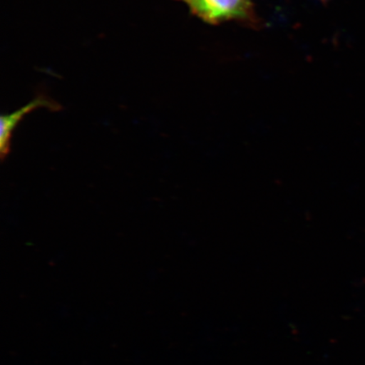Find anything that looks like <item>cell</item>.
<instances>
[{
    "label": "cell",
    "instance_id": "cell-1",
    "mask_svg": "<svg viewBox=\"0 0 365 365\" xmlns=\"http://www.w3.org/2000/svg\"><path fill=\"white\" fill-rule=\"evenodd\" d=\"M202 20L218 23L245 19L250 14V0H184Z\"/></svg>",
    "mask_w": 365,
    "mask_h": 365
},
{
    "label": "cell",
    "instance_id": "cell-2",
    "mask_svg": "<svg viewBox=\"0 0 365 365\" xmlns=\"http://www.w3.org/2000/svg\"><path fill=\"white\" fill-rule=\"evenodd\" d=\"M39 108H48L52 110L59 109V106L56 103L48 101L47 98L43 97L36 98L29 103L25 105L24 107L18 109L17 111L11 114H6L1 117V133H0V155H1L2 161L4 158L8 156L11 150V140L14 129L19 124L21 118L26 114L35 110Z\"/></svg>",
    "mask_w": 365,
    "mask_h": 365
}]
</instances>
